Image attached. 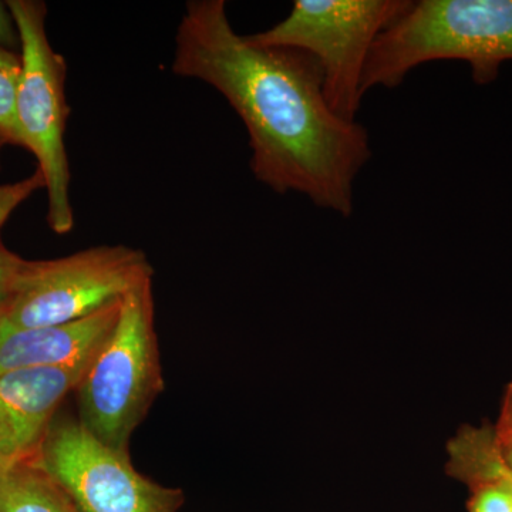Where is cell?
<instances>
[{"mask_svg": "<svg viewBox=\"0 0 512 512\" xmlns=\"http://www.w3.org/2000/svg\"><path fill=\"white\" fill-rule=\"evenodd\" d=\"M173 72L214 87L238 114L256 180L353 214L355 181L372 157L369 134L329 106L311 55L256 45L232 28L224 0H192L175 36Z\"/></svg>", "mask_w": 512, "mask_h": 512, "instance_id": "cell-1", "label": "cell"}, {"mask_svg": "<svg viewBox=\"0 0 512 512\" xmlns=\"http://www.w3.org/2000/svg\"><path fill=\"white\" fill-rule=\"evenodd\" d=\"M463 60L474 82L493 83L512 60V0H420L377 37L363 76V94L400 86L414 69Z\"/></svg>", "mask_w": 512, "mask_h": 512, "instance_id": "cell-2", "label": "cell"}, {"mask_svg": "<svg viewBox=\"0 0 512 512\" xmlns=\"http://www.w3.org/2000/svg\"><path fill=\"white\" fill-rule=\"evenodd\" d=\"M163 392L153 281H148L121 301L113 332L77 386V420L101 443L128 451Z\"/></svg>", "mask_w": 512, "mask_h": 512, "instance_id": "cell-3", "label": "cell"}, {"mask_svg": "<svg viewBox=\"0 0 512 512\" xmlns=\"http://www.w3.org/2000/svg\"><path fill=\"white\" fill-rule=\"evenodd\" d=\"M410 5L409 0H296L282 22L249 39L311 55L329 106L342 119L356 121L373 45Z\"/></svg>", "mask_w": 512, "mask_h": 512, "instance_id": "cell-4", "label": "cell"}, {"mask_svg": "<svg viewBox=\"0 0 512 512\" xmlns=\"http://www.w3.org/2000/svg\"><path fill=\"white\" fill-rule=\"evenodd\" d=\"M10 15L19 33L22 77L16 116L22 147L36 157L47 191V224L57 235L69 234L74 225L70 202V165L64 134L70 109L67 106V66L50 46L46 32V3L9 0Z\"/></svg>", "mask_w": 512, "mask_h": 512, "instance_id": "cell-5", "label": "cell"}, {"mask_svg": "<svg viewBox=\"0 0 512 512\" xmlns=\"http://www.w3.org/2000/svg\"><path fill=\"white\" fill-rule=\"evenodd\" d=\"M141 249L100 245L50 261H28L8 311V328L64 325L96 315L153 281Z\"/></svg>", "mask_w": 512, "mask_h": 512, "instance_id": "cell-6", "label": "cell"}, {"mask_svg": "<svg viewBox=\"0 0 512 512\" xmlns=\"http://www.w3.org/2000/svg\"><path fill=\"white\" fill-rule=\"evenodd\" d=\"M32 466L47 474L82 512H180L184 491L151 480L128 451L101 443L77 417L50 426Z\"/></svg>", "mask_w": 512, "mask_h": 512, "instance_id": "cell-7", "label": "cell"}, {"mask_svg": "<svg viewBox=\"0 0 512 512\" xmlns=\"http://www.w3.org/2000/svg\"><path fill=\"white\" fill-rule=\"evenodd\" d=\"M89 366L0 375V471L35 460L57 409L76 392Z\"/></svg>", "mask_w": 512, "mask_h": 512, "instance_id": "cell-8", "label": "cell"}, {"mask_svg": "<svg viewBox=\"0 0 512 512\" xmlns=\"http://www.w3.org/2000/svg\"><path fill=\"white\" fill-rule=\"evenodd\" d=\"M120 305L64 325L8 328L0 323V375L89 366L113 332Z\"/></svg>", "mask_w": 512, "mask_h": 512, "instance_id": "cell-9", "label": "cell"}, {"mask_svg": "<svg viewBox=\"0 0 512 512\" xmlns=\"http://www.w3.org/2000/svg\"><path fill=\"white\" fill-rule=\"evenodd\" d=\"M447 473L471 491L470 512H512V473L493 426H464L447 444Z\"/></svg>", "mask_w": 512, "mask_h": 512, "instance_id": "cell-10", "label": "cell"}, {"mask_svg": "<svg viewBox=\"0 0 512 512\" xmlns=\"http://www.w3.org/2000/svg\"><path fill=\"white\" fill-rule=\"evenodd\" d=\"M0 512H82L39 468L26 464L0 471Z\"/></svg>", "mask_w": 512, "mask_h": 512, "instance_id": "cell-11", "label": "cell"}, {"mask_svg": "<svg viewBox=\"0 0 512 512\" xmlns=\"http://www.w3.org/2000/svg\"><path fill=\"white\" fill-rule=\"evenodd\" d=\"M22 77V59L15 50L0 45V136L22 147L16 101Z\"/></svg>", "mask_w": 512, "mask_h": 512, "instance_id": "cell-12", "label": "cell"}, {"mask_svg": "<svg viewBox=\"0 0 512 512\" xmlns=\"http://www.w3.org/2000/svg\"><path fill=\"white\" fill-rule=\"evenodd\" d=\"M26 265L28 261L9 251L0 237V303L13 298Z\"/></svg>", "mask_w": 512, "mask_h": 512, "instance_id": "cell-13", "label": "cell"}, {"mask_svg": "<svg viewBox=\"0 0 512 512\" xmlns=\"http://www.w3.org/2000/svg\"><path fill=\"white\" fill-rule=\"evenodd\" d=\"M493 431L498 450L512 473V382L505 389L500 414Z\"/></svg>", "mask_w": 512, "mask_h": 512, "instance_id": "cell-14", "label": "cell"}, {"mask_svg": "<svg viewBox=\"0 0 512 512\" xmlns=\"http://www.w3.org/2000/svg\"><path fill=\"white\" fill-rule=\"evenodd\" d=\"M0 45L15 49L19 45V33L8 5L0 2Z\"/></svg>", "mask_w": 512, "mask_h": 512, "instance_id": "cell-15", "label": "cell"}, {"mask_svg": "<svg viewBox=\"0 0 512 512\" xmlns=\"http://www.w3.org/2000/svg\"><path fill=\"white\" fill-rule=\"evenodd\" d=\"M8 305L9 302L0 303V319H2L3 315H5L6 311H8Z\"/></svg>", "mask_w": 512, "mask_h": 512, "instance_id": "cell-16", "label": "cell"}, {"mask_svg": "<svg viewBox=\"0 0 512 512\" xmlns=\"http://www.w3.org/2000/svg\"><path fill=\"white\" fill-rule=\"evenodd\" d=\"M8 144V141L5 140L2 136H0V151H2L3 146H6Z\"/></svg>", "mask_w": 512, "mask_h": 512, "instance_id": "cell-17", "label": "cell"}]
</instances>
